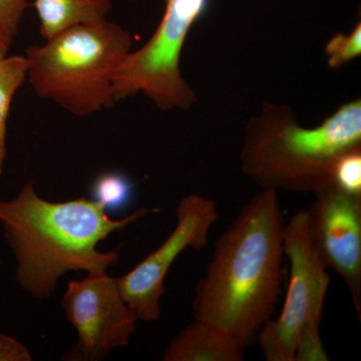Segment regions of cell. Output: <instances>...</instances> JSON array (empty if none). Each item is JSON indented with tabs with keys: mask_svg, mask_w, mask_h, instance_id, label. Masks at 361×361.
Wrapping results in <instances>:
<instances>
[{
	"mask_svg": "<svg viewBox=\"0 0 361 361\" xmlns=\"http://www.w3.org/2000/svg\"><path fill=\"white\" fill-rule=\"evenodd\" d=\"M284 224L274 190H261L242 208L197 284L195 320L245 346L257 336L281 293Z\"/></svg>",
	"mask_w": 361,
	"mask_h": 361,
	"instance_id": "6da1fadb",
	"label": "cell"
},
{
	"mask_svg": "<svg viewBox=\"0 0 361 361\" xmlns=\"http://www.w3.org/2000/svg\"><path fill=\"white\" fill-rule=\"evenodd\" d=\"M153 211L141 208L113 220L99 202L84 197L47 201L27 182L13 200L0 201V223L18 260L16 279L21 288L47 299L68 271L90 272L116 265L120 254L99 251V244Z\"/></svg>",
	"mask_w": 361,
	"mask_h": 361,
	"instance_id": "7a4b0ae2",
	"label": "cell"
},
{
	"mask_svg": "<svg viewBox=\"0 0 361 361\" xmlns=\"http://www.w3.org/2000/svg\"><path fill=\"white\" fill-rule=\"evenodd\" d=\"M360 147V99L314 128L301 126L291 106L265 103L246 123L241 170L262 190L314 194L330 185L337 159Z\"/></svg>",
	"mask_w": 361,
	"mask_h": 361,
	"instance_id": "3957f363",
	"label": "cell"
},
{
	"mask_svg": "<svg viewBox=\"0 0 361 361\" xmlns=\"http://www.w3.org/2000/svg\"><path fill=\"white\" fill-rule=\"evenodd\" d=\"M132 44V35L108 20L73 26L26 49L28 80L37 96L73 116L113 108L114 80Z\"/></svg>",
	"mask_w": 361,
	"mask_h": 361,
	"instance_id": "277c9868",
	"label": "cell"
},
{
	"mask_svg": "<svg viewBox=\"0 0 361 361\" xmlns=\"http://www.w3.org/2000/svg\"><path fill=\"white\" fill-rule=\"evenodd\" d=\"M283 248L290 262L283 308L277 318L268 319L257 334L267 361H294L296 349L312 353L323 345L319 329L330 276L311 244L306 210L298 211L285 223Z\"/></svg>",
	"mask_w": 361,
	"mask_h": 361,
	"instance_id": "5b68a950",
	"label": "cell"
},
{
	"mask_svg": "<svg viewBox=\"0 0 361 361\" xmlns=\"http://www.w3.org/2000/svg\"><path fill=\"white\" fill-rule=\"evenodd\" d=\"M165 4L151 39L130 51L116 71V102L142 92L161 111H186L196 104V92L183 78L180 61L190 30L208 0H165Z\"/></svg>",
	"mask_w": 361,
	"mask_h": 361,
	"instance_id": "8992f818",
	"label": "cell"
},
{
	"mask_svg": "<svg viewBox=\"0 0 361 361\" xmlns=\"http://www.w3.org/2000/svg\"><path fill=\"white\" fill-rule=\"evenodd\" d=\"M61 305L78 332L70 360H99L130 343L137 318L106 270L90 271L84 279L68 282Z\"/></svg>",
	"mask_w": 361,
	"mask_h": 361,
	"instance_id": "52a82bcc",
	"label": "cell"
},
{
	"mask_svg": "<svg viewBox=\"0 0 361 361\" xmlns=\"http://www.w3.org/2000/svg\"><path fill=\"white\" fill-rule=\"evenodd\" d=\"M176 217L177 224L167 240L134 269L116 278L123 300L141 322L160 318V300L171 266L187 249L206 246L211 227L218 219L217 206L206 197L189 195L180 201Z\"/></svg>",
	"mask_w": 361,
	"mask_h": 361,
	"instance_id": "ba28073f",
	"label": "cell"
},
{
	"mask_svg": "<svg viewBox=\"0 0 361 361\" xmlns=\"http://www.w3.org/2000/svg\"><path fill=\"white\" fill-rule=\"evenodd\" d=\"M306 210L308 234L325 267L344 280L361 317V198L327 185Z\"/></svg>",
	"mask_w": 361,
	"mask_h": 361,
	"instance_id": "9c48e42d",
	"label": "cell"
},
{
	"mask_svg": "<svg viewBox=\"0 0 361 361\" xmlns=\"http://www.w3.org/2000/svg\"><path fill=\"white\" fill-rule=\"evenodd\" d=\"M244 345L236 338L194 320L171 341L164 361H242Z\"/></svg>",
	"mask_w": 361,
	"mask_h": 361,
	"instance_id": "30bf717a",
	"label": "cell"
},
{
	"mask_svg": "<svg viewBox=\"0 0 361 361\" xmlns=\"http://www.w3.org/2000/svg\"><path fill=\"white\" fill-rule=\"evenodd\" d=\"M111 7V0H35L40 35L45 39L73 26L103 23Z\"/></svg>",
	"mask_w": 361,
	"mask_h": 361,
	"instance_id": "8fae6325",
	"label": "cell"
},
{
	"mask_svg": "<svg viewBox=\"0 0 361 361\" xmlns=\"http://www.w3.org/2000/svg\"><path fill=\"white\" fill-rule=\"evenodd\" d=\"M25 56H14L0 61V175L6 158V125L14 94L27 78Z\"/></svg>",
	"mask_w": 361,
	"mask_h": 361,
	"instance_id": "7c38bea8",
	"label": "cell"
},
{
	"mask_svg": "<svg viewBox=\"0 0 361 361\" xmlns=\"http://www.w3.org/2000/svg\"><path fill=\"white\" fill-rule=\"evenodd\" d=\"M133 189L132 182L122 173H104L92 184V200L101 203L106 210H118L129 203Z\"/></svg>",
	"mask_w": 361,
	"mask_h": 361,
	"instance_id": "4fadbf2b",
	"label": "cell"
},
{
	"mask_svg": "<svg viewBox=\"0 0 361 361\" xmlns=\"http://www.w3.org/2000/svg\"><path fill=\"white\" fill-rule=\"evenodd\" d=\"M330 185L343 193L361 198V147L337 159L332 168Z\"/></svg>",
	"mask_w": 361,
	"mask_h": 361,
	"instance_id": "5bb4252c",
	"label": "cell"
},
{
	"mask_svg": "<svg viewBox=\"0 0 361 361\" xmlns=\"http://www.w3.org/2000/svg\"><path fill=\"white\" fill-rule=\"evenodd\" d=\"M327 63L331 68H341L360 56L361 25L356 23L350 33H337L325 45Z\"/></svg>",
	"mask_w": 361,
	"mask_h": 361,
	"instance_id": "9a60e30c",
	"label": "cell"
},
{
	"mask_svg": "<svg viewBox=\"0 0 361 361\" xmlns=\"http://www.w3.org/2000/svg\"><path fill=\"white\" fill-rule=\"evenodd\" d=\"M28 0H0V28L11 37L18 35Z\"/></svg>",
	"mask_w": 361,
	"mask_h": 361,
	"instance_id": "2e32d148",
	"label": "cell"
},
{
	"mask_svg": "<svg viewBox=\"0 0 361 361\" xmlns=\"http://www.w3.org/2000/svg\"><path fill=\"white\" fill-rule=\"evenodd\" d=\"M32 360L30 350L13 337L0 334V361Z\"/></svg>",
	"mask_w": 361,
	"mask_h": 361,
	"instance_id": "e0dca14e",
	"label": "cell"
},
{
	"mask_svg": "<svg viewBox=\"0 0 361 361\" xmlns=\"http://www.w3.org/2000/svg\"><path fill=\"white\" fill-rule=\"evenodd\" d=\"M13 39V37H9L4 30L0 28V61L6 58L7 51Z\"/></svg>",
	"mask_w": 361,
	"mask_h": 361,
	"instance_id": "ac0fdd59",
	"label": "cell"
}]
</instances>
